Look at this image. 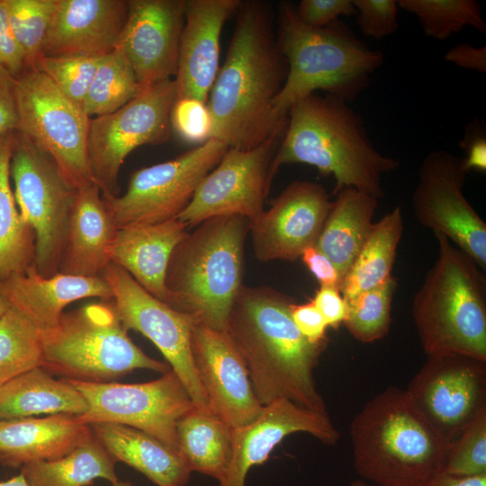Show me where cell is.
<instances>
[{
    "mask_svg": "<svg viewBox=\"0 0 486 486\" xmlns=\"http://www.w3.org/2000/svg\"><path fill=\"white\" fill-rule=\"evenodd\" d=\"M10 305L0 294V317L9 309Z\"/></svg>",
    "mask_w": 486,
    "mask_h": 486,
    "instance_id": "54",
    "label": "cell"
},
{
    "mask_svg": "<svg viewBox=\"0 0 486 486\" xmlns=\"http://www.w3.org/2000/svg\"><path fill=\"white\" fill-rule=\"evenodd\" d=\"M462 158L433 150L422 160L411 203L418 221L446 237L486 270V224L464 194L466 177Z\"/></svg>",
    "mask_w": 486,
    "mask_h": 486,
    "instance_id": "15",
    "label": "cell"
},
{
    "mask_svg": "<svg viewBox=\"0 0 486 486\" xmlns=\"http://www.w3.org/2000/svg\"><path fill=\"white\" fill-rule=\"evenodd\" d=\"M460 145L465 150V157L462 158L464 170L468 174L470 171L486 172V138L482 132H466L464 139Z\"/></svg>",
    "mask_w": 486,
    "mask_h": 486,
    "instance_id": "51",
    "label": "cell"
},
{
    "mask_svg": "<svg viewBox=\"0 0 486 486\" xmlns=\"http://www.w3.org/2000/svg\"><path fill=\"white\" fill-rule=\"evenodd\" d=\"M292 319L304 338L313 344H326L328 325L322 315L310 301L292 305Z\"/></svg>",
    "mask_w": 486,
    "mask_h": 486,
    "instance_id": "46",
    "label": "cell"
},
{
    "mask_svg": "<svg viewBox=\"0 0 486 486\" xmlns=\"http://www.w3.org/2000/svg\"><path fill=\"white\" fill-rule=\"evenodd\" d=\"M442 472L464 477L486 474V410L448 443Z\"/></svg>",
    "mask_w": 486,
    "mask_h": 486,
    "instance_id": "41",
    "label": "cell"
},
{
    "mask_svg": "<svg viewBox=\"0 0 486 486\" xmlns=\"http://www.w3.org/2000/svg\"><path fill=\"white\" fill-rule=\"evenodd\" d=\"M311 302L328 327L338 328L346 318V302L337 286L320 285Z\"/></svg>",
    "mask_w": 486,
    "mask_h": 486,
    "instance_id": "47",
    "label": "cell"
},
{
    "mask_svg": "<svg viewBox=\"0 0 486 486\" xmlns=\"http://www.w3.org/2000/svg\"><path fill=\"white\" fill-rule=\"evenodd\" d=\"M171 128L184 141L203 144L212 139V123L206 103L192 98L176 101L170 115Z\"/></svg>",
    "mask_w": 486,
    "mask_h": 486,
    "instance_id": "42",
    "label": "cell"
},
{
    "mask_svg": "<svg viewBox=\"0 0 486 486\" xmlns=\"http://www.w3.org/2000/svg\"><path fill=\"white\" fill-rule=\"evenodd\" d=\"M117 461L144 474L157 486H185L192 471L182 454L140 429L113 423L89 425Z\"/></svg>",
    "mask_w": 486,
    "mask_h": 486,
    "instance_id": "28",
    "label": "cell"
},
{
    "mask_svg": "<svg viewBox=\"0 0 486 486\" xmlns=\"http://www.w3.org/2000/svg\"><path fill=\"white\" fill-rule=\"evenodd\" d=\"M224 63L207 100L212 138L228 148H253L284 130L287 117L278 118L274 102L287 76L271 5L241 2Z\"/></svg>",
    "mask_w": 486,
    "mask_h": 486,
    "instance_id": "1",
    "label": "cell"
},
{
    "mask_svg": "<svg viewBox=\"0 0 486 486\" xmlns=\"http://www.w3.org/2000/svg\"><path fill=\"white\" fill-rule=\"evenodd\" d=\"M0 294L8 304L26 317L40 331L57 327L66 306L85 298L110 301L112 291L102 277L58 273L45 277L35 264L24 272L0 280Z\"/></svg>",
    "mask_w": 486,
    "mask_h": 486,
    "instance_id": "24",
    "label": "cell"
},
{
    "mask_svg": "<svg viewBox=\"0 0 486 486\" xmlns=\"http://www.w3.org/2000/svg\"><path fill=\"white\" fill-rule=\"evenodd\" d=\"M241 0H185L177 69L176 100L207 103L219 71L220 40L226 21Z\"/></svg>",
    "mask_w": 486,
    "mask_h": 486,
    "instance_id": "22",
    "label": "cell"
},
{
    "mask_svg": "<svg viewBox=\"0 0 486 486\" xmlns=\"http://www.w3.org/2000/svg\"><path fill=\"white\" fill-rule=\"evenodd\" d=\"M378 199L355 188H344L331 202L315 248L336 266L341 282L368 237Z\"/></svg>",
    "mask_w": 486,
    "mask_h": 486,
    "instance_id": "29",
    "label": "cell"
},
{
    "mask_svg": "<svg viewBox=\"0 0 486 486\" xmlns=\"http://www.w3.org/2000/svg\"><path fill=\"white\" fill-rule=\"evenodd\" d=\"M403 225L399 206L374 222L368 237L342 279L339 290L346 302L392 277V270Z\"/></svg>",
    "mask_w": 486,
    "mask_h": 486,
    "instance_id": "32",
    "label": "cell"
},
{
    "mask_svg": "<svg viewBox=\"0 0 486 486\" xmlns=\"http://www.w3.org/2000/svg\"><path fill=\"white\" fill-rule=\"evenodd\" d=\"M174 248L166 273V301L194 324L224 330L243 287L248 219L223 215L195 226Z\"/></svg>",
    "mask_w": 486,
    "mask_h": 486,
    "instance_id": "6",
    "label": "cell"
},
{
    "mask_svg": "<svg viewBox=\"0 0 486 486\" xmlns=\"http://www.w3.org/2000/svg\"><path fill=\"white\" fill-rule=\"evenodd\" d=\"M398 5L417 17L429 38L444 40L468 26L486 33V22L475 0H399Z\"/></svg>",
    "mask_w": 486,
    "mask_h": 486,
    "instance_id": "37",
    "label": "cell"
},
{
    "mask_svg": "<svg viewBox=\"0 0 486 486\" xmlns=\"http://www.w3.org/2000/svg\"><path fill=\"white\" fill-rule=\"evenodd\" d=\"M16 82L0 67V139L17 130Z\"/></svg>",
    "mask_w": 486,
    "mask_h": 486,
    "instance_id": "48",
    "label": "cell"
},
{
    "mask_svg": "<svg viewBox=\"0 0 486 486\" xmlns=\"http://www.w3.org/2000/svg\"><path fill=\"white\" fill-rule=\"evenodd\" d=\"M228 148L212 138L173 159L134 171L125 194H102L116 229L177 219Z\"/></svg>",
    "mask_w": 486,
    "mask_h": 486,
    "instance_id": "11",
    "label": "cell"
},
{
    "mask_svg": "<svg viewBox=\"0 0 486 486\" xmlns=\"http://www.w3.org/2000/svg\"><path fill=\"white\" fill-rule=\"evenodd\" d=\"M191 351L212 412L233 429L254 421L264 406L255 394L240 356L225 332L194 324Z\"/></svg>",
    "mask_w": 486,
    "mask_h": 486,
    "instance_id": "19",
    "label": "cell"
},
{
    "mask_svg": "<svg viewBox=\"0 0 486 486\" xmlns=\"http://www.w3.org/2000/svg\"><path fill=\"white\" fill-rule=\"evenodd\" d=\"M293 303L272 288L243 285L223 331L240 356L263 406L287 399L328 413L314 379L326 344H313L302 336L291 316Z\"/></svg>",
    "mask_w": 486,
    "mask_h": 486,
    "instance_id": "2",
    "label": "cell"
},
{
    "mask_svg": "<svg viewBox=\"0 0 486 486\" xmlns=\"http://www.w3.org/2000/svg\"><path fill=\"white\" fill-rule=\"evenodd\" d=\"M0 486H31L27 480L24 478L22 472L18 475L8 479L4 482H0Z\"/></svg>",
    "mask_w": 486,
    "mask_h": 486,
    "instance_id": "53",
    "label": "cell"
},
{
    "mask_svg": "<svg viewBox=\"0 0 486 486\" xmlns=\"http://www.w3.org/2000/svg\"><path fill=\"white\" fill-rule=\"evenodd\" d=\"M13 132L0 139V280L35 264L36 238L22 216L11 187Z\"/></svg>",
    "mask_w": 486,
    "mask_h": 486,
    "instance_id": "34",
    "label": "cell"
},
{
    "mask_svg": "<svg viewBox=\"0 0 486 486\" xmlns=\"http://www.w3.org/2000/svg\"><path fill=\"white\" fill-rule=\"evenodd\" d=\"M356 22L362 33L380 40L395 33L399 27L398 1L352 0Z\"/></svg>",
    "mask_w": 486,
    "mask_h": 486,
    "instance_id": "43",
    "label": "cell"
},
{
    "mask_svg": "<svg viewBox=\"0 0 486 486\" xmlns=\"http://www.w3.org/2000/svg\"><path fill=\"white\" fill-rule=\"evenodd\" d=\"M116 227L104 205L100 188L76 190L58 273L99 277L111 263L109 248Z\"/></svg>",
    "mask_w": 486,
    "mask_h": 486,
    "instance_id": "26",
    "label": "cell"
},
{
    "mask_svg": "<svg viewBox=\"0 0 486 486\" xmlns=\"http://www.w3.org/2000/svg\"><path fill=\"white\" fill-rule=\"evenodd\" d=\"M446 61L458 68L479 73L486 72V47H475L470 43H459L445 54Z\"/></svg>",
    "mask_w": 486,
    "mask_h": 486,
    "instance_id": "50",
    "label": "cell"
},
{
    "mask_svg": "<svg viewBox=\"0 0 486 486\" xmlns=\"http://www.w3.org/2000/svg\"><path fill=\"white\" fill-rule=\"evenodd\" d=\"M396 287V280L392 277L384 284L346 302L344 325L356 340L372 343L389 332L392 302Z\"/></svg>",
    "mask_w": 486,
    "mask_h": 486,
    "instance_id": "38",
    "label": "cell"
},
{
    "mask_svg": "<svg viewBox=\"0 0 486 486\" xmlns=\"http://www.w3.org/2000/svg\"><path fill=\"white\" fill-rule=\"evenodd\" d=\"M304 265L320 285L340 287L341 277L333 263L314 246L308 248L301 256Z\"/></svg>",
    "mask_w": 486,
    "mask_h": 486,
    "instance_id": "49",
    "label": "cell"
},
{
    "mask_svg": "<svg viewBox=\"0 0 486 486\" xmlns=\"http://www.w3.org/2000/svg\"><path fill=\"white\" fill-rule=\"evenodd\" d=\"M423 486H486V474L464 477L441 472Z\"/></svg>",
    "mask_w": 486,
    "mask_h": 486,
    "instance_id": "52",
    "label": "cell"
},
{
    "mask_svg": "<svg viewBox=\"0 0 486 486\" xmlns=\"http://www.w3.org/2000/svg\"><path fill=\"white\" fill-rule=\"evenodd\" d=\"M437 257L412 302L427 356L464 355L486 361V284L476 263L434 233Z\"/></svg>",
    "mask_w": 486,
    "mask_h": 486,
    "instance_id": "7",
    "label": "cell"
},
{
    "mask_svg": "<svg viewBox=\"0 0 486 486\" xmlns=\"http://www.w3.org/2000/svg\"><path fill=\"white\" fill-rule=\"evenodd\" d=\"M11 25L23 52L27 68H32L50 27L58 0H7Z\"/></svg>",
    "mask_w": 486,
    "mask_h": 486,
    "instance_id": "39",
    "label": "cell"
},
{
    "mask_svg": "<svg viewBox=\"0 0 486 486\" xmlns=\"http://www.w3.org/2000/svg\"><path fill=\"white\" fill-rule=\"evenodd\" d=\"M178 219L117 229L109 248L111 262L124 269L140 286L165 302V278L171 254L187 234Z\"/></svg>",
    "mask_w": 486,
    "mask_h": 486,
    "instance_id": "25",
    "label": "cell"
},
{
    "mask_svg": "<svg viewBox=\"0 0 486 486\" xmlns=\"http://www.w3.org/2000/svg\"><path fill=\"white\" fill-rule=\"evenodd\" d=\"M275 18L278 48L288 68L274 102L278 118L287 117L296 101L319 91L352 102L383 63L382 51L369 48L339 20L322 28L309 26L290 2L279 4Z\"/></svg>",
    "mask_w": 486,
    "mask_h": 486,
    "instance_id": "5",
    "label": "cell"
},
{
    "mask_svg": "<svg viewBox=\"0 0 486 486\" xmlns=\"http://www.w3.org/2000/svg\"><path fill=\"white\" fill-rule=\"evenodd\" d=\"M68 382L88 406L84 414L76 416L80 422L131 427L179 452L177 422L195 406L173 370L140 383Z\"/></svg>",
    "mask_w": 486,
    "mask_h": 486,
    "instance_id": "13",
    "label": "cell"
},
{
    "mask_svg": "<svg viewBox=\"0 0 486 486\" xmlns=\"http://www.w3.org/2000/svg\"><path fill=\"white\" fill-rule=\"evenodd\" d=\"M116 460L93 435L62 457L22 466L31 486H86L95 479L115 483Z\"/></svg>",
    "mask_w": 486,
    "mask_h": 486,
    "instance_id": "33",
    "label": "cell"
},
{
    "mask_svg": "<svg viewBox=\"0 0 486 486\" xmlns=\"http://www.w3.org/2000/svg\"><path fill=\"white\" fill-rule=\"evenodd\" d=\"M40 336L41 367L65 380L109 382L136 369L171 370L132 342L111 300L64 312L57 327Z\"/></svg>",
    "mask_w": 486,
    "mask_h": 486,
    "instance_id": "8",
    "label": "cell"
},
{
    "mask_svg": "<svg viewBox=\"0 0 486 486\" xmlns=\"http://www.w3.org/2000/svg\"><path fill=\"white\" fill-rule=\"evenodd\" d=\"M307 164L335 180L334 194L351 187L377 199L382 176L400 161L373 145L361 116L338 97L313 93L296 101L272 163V174L285 164Z\"/></svg>",
    "mask_w": 486,
    "mask_h": 486,
    "instance_id": "3",
    "label": "cell"
},
{
    "mask_svg": "<svg viewBox=\"0 0 486 486\" xmlns=\"http://www.w3.org/2000/svg\"><path fill=\"white\" fill-rule=\"evenodd\" d=\"M101 276L112 291L111 301L123 327L148 338L179 377L194 406L213 413L193 361L194 320L154 297L112 262Z\"/></svg>",
    "mask_w": 486,
    "mask_h": 486,
    "instance_id": "14",
    "label": "cell"
},
{
    "mask_svg": "<svg viewBox=\"0 0 486 486\" xmlns=\"http://www.w3.org/2000/svg\"><path fill=\"white\" fill-rule=\"evenodd\" d=\"M300 20L311 27L322 28L356 14L352 0H302L295 6Z\"/></svg>",
    "mask_w": 486,
    "mask_h": 486,
    "instance_id": "44",
    "label": "cell"
},
{
    "mask_svg": "<svg viewBox=\"0 0 486 486\" xmlns=\"http://www.w3.org/2000/svg\"><path fill=\"white\" fill-rule=\"evenodd\" d=\"M41 361L40 331L10 306L0 317V387L19 374L41 366Z\"/></svg>",
    "mask_w": 486,
    "mask_h": 486,
    "instance_id": "36",
    "label": "cell"
},
{
    "mask_svg": "<svg viewBox=\"0 0 486 486\" xmlns=\"http://www.w3.org/2000/svg\"><path fill=\"white\" fill-rule=\"evenodd\" d=\"M184 6L185 0H128L118 47L143 87L176 76Z\"/></svg>",
    "mask_w": 486,
    "mask_h": 486,
    "instance_id": "20",
    "label": "cell"
},
{
    "mask_svg": "<svg viewBox=\"0 0 486 486\" xmlns=\"http://www.w3.org/2000/svg\"><path fill=\"white\" fill-rule=\"evenodd\" d=\"M176 101V86L172 78L143 88L113 112L90 118L88 158L102 194L118 195L120 170L132 150L169 139L170 115Z\"/></svg>",
    "mask_w": 486,
    "mask_h": 486,
    "instance_id": "12",
    "label": "cell"
},
{
    "mask_svg": "<svg viewBox=\"0 0 486 486\" xmlns=\"http://www.w3.org/2000/svg\"><path fill=\"white\" fill-rule=\"evenodd\" d=\"M80 392L68 380H58L41 366L11 379L0 387V420L39 414L79 416L87 410Z\"/></svg>",
    "mask_w": 486,
    "mask_h": 486,
    "instance_id": "30",
    "label": "cell"
},
{
    "mask_svg": "<svg viewBox=\"0 0 486 486\" xmlns=\"http://www.w3.org/2000/svg\"><path fill=\"white\" fill-rule=\"evenodd\" d=\"M0 67L15 78L26 69L23 52L11 25L7 0H0Z\"/></svg>",
    "mask_w": 486,
    "mask_h": 486,
    "instance_id": "45",
    "label": "cell"
},
{
    "mask_svg": "<svg viewBox=\"0 0 486 486\" xmlns=\"http://www.w3.org/2000/svg\"><path fill=\"white\" fill-rule=\"evenodd\" d=\"M331 202L325 188L309 181L291 183L249 231L255 256L261 262L294 261L315 246Z\"/></svg>",
    "mask_w": 486,
    "mask_h": 486,
    "instance_id": "18",
    "label": "cell"
},
{
    "mask_svg": "<svg viewBox=\"0 0 486 486\" xmlns=\"http://www.w3.org/2000/svg\"><path fill=\"white\" fill-rule=\"evenodd\" d=\"M17 130L57 165L76 189L95 184L88 158L90 118L50 79L27 68L16 78Z\"/></svg>",
    "mask_w": 486,
    "mask_h": 486,
    "instance_id": "10",
    "label": "cell"
},
{
    "mask_svg": "<svg viewBox=\"0 0 486 486\" xmlns=\"http://www.w3.org/2000/svg\"><path fill=\"white\" fill-rule=\"evenodd\" d=\"M350 486H378L373 483H370L368 482H365L364 480H356L351 482Z\"/></svg>",
    "mask_w": 486,
    "mask_h": 486,
    "instance_id": "55",
    "label": "cell"
},
{
    "mask_svg": "<svg viewBox=\"0 0 486 486\" xmlns=\"http://www.w3.org/2000/svg\"><path fill=\"white\" fill-rule=\"evenodd\" d=\"M284 130L253 148H229L199 184L192 201L177 219L187 227L223 215H239L249 222L255 221L265 211L274 176L272 163Z\"/></svg>",
    "mask_w": 486,
    "mask_h": 486,
    "instance_id": "16",
    "label": "cell"
},
{
    "mask_svg": "<svg viewBox=\"0 0 486 486\" xmlns=\"http://www.w3.org/2000/svg\"><path fill=\"white\" fill-rule=\"evenodd\" d=\"M111 486H133L130 482H122L118 481L115 483H112Z\"/></svg>",
    "mask_w": 486,
    "mask_h": 486,
    "instance_id": "56",
    "label": "cell"
},
{
    "mask_svg": "<svg viewBox=\"0 0 486 486\" xmlns=\"http://www.w3.org/2000/svg\"><path fill=\"white\" fill-rule=\"evenodd\" d=\"M299 432L327 446L340 438L328 413L305 409L287 399L276 400L265 405L254 421L233 429L231 461L218 486H245L249 470L267 461L284 438Z\"/></svg>",
    "mask_w": 486,
    "mask_h": 486,
    "instance_id": "21",
    "label": "cell"
},
{
    "mask_svg": "<svg viewBox=\"0 0 486 486\" xmlns=\"http://www.w3.org/2000/svg\"><path fill=\"white\" fill-rule=\"evenodd\" d=\"M10 176L23 219L35 233V266L42 276L58 273L76 194L54 161L19 130L12 136Z\"/></svg>",
    "mask_w": 486,
    "mask_h": 486,
    "instance_id": "9",
    "label": "cell"
},
{
    "mask_svg": "<svg viewBox=\"0 0 486 486\" xmlns=\"http://www.w3.org/2000/svg\"><path fill=\"white\" fill-rule=\"evenodd\" d=\"M405 390L448 444L486 410V361L464 355L428 356Z\"/></svg>",
    "mask_w": 486,
    "mask_h": 486,
    "instance_id": "17",
    "label": "cell"
},
{
    "mask_svg": "<svg viewBox=\"0 0 486 486\" xmlns=\"http://www.w3.org/2000/svg\"><path fill=\"white\" fill-rule=\"evenodd\" d=\"M354 467L378 486H423L442 472L447 443L405 389L390 386L369 400L350 425Z\"/></svg>",
    "mask_w": 486,
    "mask_h": 486,
    "instance_id": "4",
    "label": "cell"
},
{
    "mask_svg": "<svg viewBox=\"0 0 486 486\" xmlns=\"http://www.w3.org/2000/svg\"><path fill=\"white\" fill-rule=\"evenodd\" d=\"M101 58L40 55L34 68L46 75L68 99L83 108Z\"/></svg>",
    "mask_w": 486,
    "mask_h": 486,
    "instance_id": "40",
    "label": "cell"
},
{
    "mask_svg": "<svg viewBox=\"0 0 486 486\" xmlns=\"http://www.w3.org/2000/svg\"><path fill=\"white\" fill-rule=\"evenodd\" d=\"M92 435L91 427L71 414L0 420V463L19 467L55 460Z\"/></svg>",
    "mask_w": 486,
    "mask_h": 486,
    "instance_id": "27",
    "label": "cell"
},
{
    "mask_svg": "<svg viewBox=\"0 0 486 486\" xmlns=\"http://www.w3.org/2000/svg\"><path fill=\"white\" fill-rule=\"evenodd\" d=\"M176 434L190 470L219 482L231 461L233 428L215 414L194 407L178 420Z\"/></svg>",
    "mask_w": 486,
    "mask_h": 486,
    "instance_id": "31",
    "label": "cell"
},
{
    "mask_svg": "<svg viewBox=\"0 0 486 486\" xmlns=\"http://www.w3.org/2000/svg\"><path fill=\"white\" fill-rule=\"evenodd\" d=\"M143 87L121 48L102 57L84 103L89 118L115 112L134 97Z\"/></svg>",
    "mask_w": 486,
    "mask_h": 486,
    "instance_id": "35",
    "label": "cell"
},
{
    "mask_svg": "<svg viewBox=\"0 0 486 486\" xmlns=\"http://www.w3.org/2000/svg\"><path fill=\"white\" fill-rule=\"evenodd\" d=\"M127 17L128 0H58L40 55L103 57L119 46Z\"/></svg>",
    "mask_w": 486,
    "mask_h": 486,
    "instance_id": "23",
    "label": "cell"
}]
</instances>
